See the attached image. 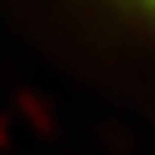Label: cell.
I'll return each instance as SVG.
<instances>
[{
	"label": "cell",
	"instance_id": "6da1fadb",
	"mask_svg": "<svg viewBox=\"0 0 155 155\" xmlns=\"http://www.w3.org/2000/svg\"><path fill=\"white\" fill-rule=\"evenodd\" d=\"M110 8L123 12L131 25H139V29H147L155 37V0H110Z\"/></svg>",
	"mask_w": 155,
	"mask_h": 155
}]
</instances>
